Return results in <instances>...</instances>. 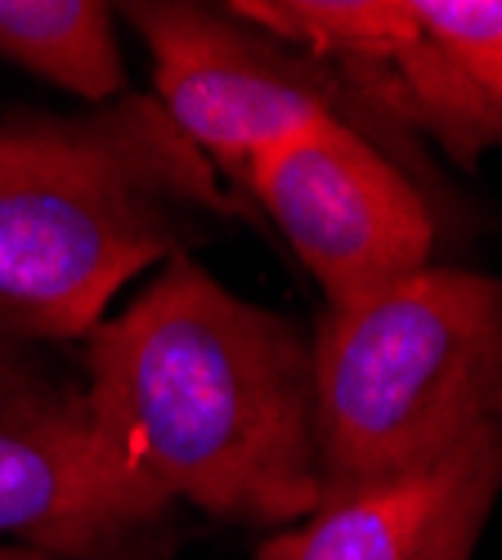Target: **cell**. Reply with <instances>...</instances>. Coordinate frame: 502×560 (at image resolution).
I'll return each mask as SVG.
<instances>
[{"mask_svg":"<svg viewBox=\"0 0 502 560\" xmlns=\"http://www.w3.org/2000/svg\"><path fill=\"white\" fill-rule=\"evenodd\" d=\"M81 395L121 471L171 506L288 529L324 502L310 341L189 256L85 337Z\"/></svg>","mask_w":502,"mask_h":560,"instance_id":"6da1fadb","label":"cell"},{"mask_svg":"<svg viewBox=\"0 0 502 560\" xmlns=\"http://www.w3.org/2000/svg\"><path fill=\"white\" fill-rule=\"evenodd\" d=\"M121 14L153 55V100L224 171L243 175L265 149L332 117L363 130L332 68L230 10L140 0Z\"/></svg>","mask_w":502,"mask_h":560,"instance_id":"277c9868","label":"cell"},{"mask_svg":"<svg viewBox=\"0 0 502 560\" xmlns=\"http://www.w3.org/2000/svg\"><path fill=\"white\" fill-rule=\"evenodd\" d=\"M310 359L324 489L431 466L502 427V278L427 265L328 310Z\"/></svg>","mask_w":502,"mask_h":560,"instance_id":"3957f363","label":"cell"},{"mask_svg":"<svg viewBox=\"0 0 502 560\" xmlns=\"http://www.w3.org/2000/svg\"><path fill=\"white\" fill-rule=\"evenodd\" d=\"M243 179L328 296V310L431 265L435 215L422 189L341 117L265 149Z\"/></svg>","mask_w":502,"mask_h":560,"instance_id":"5b68a950","label":"cell"},{"mask_svg":"<svg viewBox=\"0 0 502 560\" xmlns=\"http://www.w3.org/2000/svg\"><path fill=\"white\" fill-rule=\"evenodd\" d=\"M194 211H234L157 100L0 121V354L77 341L117 292L179 256Z\"/></svg>","mask_w":502,"mask_h":560,"instance_id":"7a4b0ae2","label":"cell"},{"mask_svg":"<svg viewBox=\"0 0 502 560\" xmlns=\"http://www.w3.org/2000/svg\"><path fill=\"white\" fill-rule=\"evenodd\" d=\"M498 108H502V100H498Z\"/></svg>","mask_w":502,"mask_h":560,"instance_id":"7c38bea8","label":"cell"},{"mask_svg":"<svg viewBox=\"0 0 502 560\" xmlns=\"http://www.w3.org/2000/svg\"><path fill=\"white\" fill-rule=\"evenodd\" d=\"M100 560H157V542H153V534L149 538H130V542H121L117 551H108Z\"/></svg>","mask_w":502,"mask_h":560,"instance_id":"30bf717a","label":"cell"},{"mask_svg":"<svg viewBox=\"0 0 502 560\" xmlns=\"http://www.w3.org/2000/svg\"><path fill=\"white\" fill-rule=\"evenodd\" d=\"M502 489V427L431 466L324 489L305 521L260 542L256 560H471Z\"/></svg>","mask_w":502,"mask_h":560,"instance_id":"52a82bcc","label":"cell"},{"mask_svg":"<svg viewBox=\"0 0 502 560\" xmlns=\"http://www.w3.org/2000/svg\"><path fill=\"white\" fill-rule=\"evenodd\" d=\"M0 560H50V556H40L32 547H0Z\"/></svg>","mask_w":502,"mask_h":560,"instance_id":"8fae6325","label":"cell"},{"mask_svg":"<svg viewBox=\"0 0 502 560\" xmlns=\"http://www.w3.org/2000/svg\"><path fill=\"white\" fill-rule=\"evenodd\" d=\"M0 59L95 108L126 95L113 5L100 0H0Z\"/></svg>","mask_w":502,"mask_h":560,"instance_id":"ba28073f","label":"cell"},{"mask_svg":"<svg viewBox=\"0 0 502 560\" xmlns=\"http://www.w3.org/2000/svg\"><path fill=\"white\" fill-rule=\"evenodd\" d=\"M166 516L171 502L117 466L81 390L0 354V538L50 560H100Z\"/></svg>","mask_w":502,"mask_h":560,"instance_id":"8992f818","label":"cell"},{"mask_svg":"<svg viewBox=\"0 0 502 560\" xmlns=\"http://www.w3.org/2000/svg\"><path fill=\"white\" fill-rule=\"evenodd\" d=\"M413 23L498 108L502 100V0H408ZM502 113V108H498Z\"/></svg>","mask_w":502,"mask_h":560,"instance_id":"9c48e42d","label":"cell"}]
</instances>
